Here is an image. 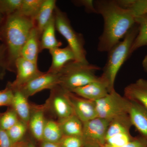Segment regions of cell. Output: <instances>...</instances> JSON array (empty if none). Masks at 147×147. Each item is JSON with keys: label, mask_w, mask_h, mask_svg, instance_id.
Listing matches in <instances>:
<instances>
[{"label": "cell", "mask_w": 147, "mask_h": 147, "mask_svg": "<svg viewBox=\"0 0 147 147\" xmlns=\"http://www.w3.org/2000/svg\"><path fill=\"white\" fill-rule=\"evenodd\" d=\"M7 70H8L7 50L2 43L0 44V80L3 78Z\"/></svg>", "instance_id": "33"}, {"label": "cell", "mask_w": 147, "mask_h": 147, "mask_svg": "<svg viewBox=\"0 0 147 147\" xmlns=\"http://www.w3.org/2000/svg\"><path fill=\"white\" fill-rule=\"evenodd\" d=\"M28 128V125L20 120L16 124L7 130V133L13 145L21 142Z\"/></svg>", "instance_id": "27"}, {"label": "cell", "mask_w": 147, "mask_h": 147, "mask_svg": "<svg viewBox=\"0 0 147 147\" xmlns=\"http://www.w3.org/2000/svg\"><path fill=\"white\" fill-rule=\"evenodd\" d=\"M12 147H28V143L21 141L13 145Z\"/></svg>", "instance_id": "39"}, {"label": "cell", "mask_w": 147, "mask_h": 147, "mask_svg": "<svg viewBox=\"0 0 147 147\" xmlns=\"http://www.w3.org/2000/svg\"><path fill=\"white\" fill-rule=\"evenodd\" d=\"M14 91L9 83L4 90L0 91V106H11Z\"/></svg>", "instance_id": "32"}, {"label": "cell", "mask_w": 147, "mask_h": 147, "mask_svg": "<svg viewBox=\"0 0 147 147\" xmlns=\"http://www.w3.org/2000/svg\"><path fill=\"white\" fill-rule=\"evenodd\" d=\"M56 29L64 37L68 45L73 51L75 61L88 63L86 51L85 50V40L81 34L75 31L65 12L56 7L54 12Z\"/></svg>", "instance_id": "5"}, {"label": "cell", "mask_w": 147, "mask_h": 147, "mask_svg": "<svg viewBox=\"0 0 147 147\" xmlns=\"http://www.w3.org/2000/svg\"><path fill=\"white\" fill-rule=\"evenodd\" d=\"M55 18L54 16L43 30L40 39V51L47 49L49 50L60 47L61 42L57 39L55 35L56 30Z\"/></svg>", "instance_id": "20"}, {"label": "cell", "mask_w": 147, "mask_h": 147, "mask_svg": "<svg viewBox=\"0 0 147 147\" xmlns=\"http://www.w3.org/2000/svg\"><path fill=\"white\" fill-rule=\"evenodd\" d=\"M28 147H35L34 145L32 143L30 142V143H28Z\"/></svg>", "instance_id": "41"}, {"label": "cell", "mask_w": 147, "mask_h": 147, "mask_svg": "<svg viewBox=\"0 0 147 147\" xmlns=\"http://www.w3.org/2000/svg\"><path fill=\"white\" fill-rule=\"evenodd\" d=\"M71 92L80 97L94 101L105 97L110 93L108 85L100 76L99 80L77 88Z\"/></svg>", "instance_id": "12"}, {"label": "cell", "mask_w": 147, "mask_h": 147, "mask_svg": "<svg viewBox=\"0 0 147 147\" xmlns=\"http://www.w3.org/2000/svg\"><path fill=\"white\" fill-rule=\"evenodd\" d=\"M139 32V26L135 24L125 36L108 52L107 61L103 68L101 79L108 85L109 92L115 90L116 76L120 69L130 56L133 42Z\"/></svg>", "instance_id": "3"}, {"label": "cell", "mask_w": 147, "mask_h": 147, "mask_svg": "<svg viewBox=\"0 0 147 147\" xmlns=\"http://www.w3.org/2000/svg\"><path fill=\"white\" fill-rule=\"evenodd\" d=\"M133 138L130 133L117 134L106 139L104 146L108 147H121L127 144Z\"/></svg>", "instance_id": "30"}, {"label": "cell", "mask_w": 147, "mask_h": 147, "mask_svg": "<svg viewBox=\"0 0 147 147\" xmlns=\"http://www.w3.org/2000/svg\"><path fill=\"white\" fill-rule=\"evenodd\" d=\"M6 16H5L4 14L3 13L0 9V25L2 23L3 21L5 19Z\"/></svg>", "instance_id": "40"}, {"label": "cell", "mask_w": 147, "mask_h": 147, "mask_svg": "<svg viewBox=\"0 0 147 147\" xmlns=\"http://www.w3.org/2000/svg\"><path fill=\"white\" fill-rule=\"evenodd\" d=\"M142 65L144 71L147 73V55L145 56L144 58L142 61Z\"/></svg>", "instance_id": "38"}, {"label": "cell", "mask_w": 147, "mask_h": 147, "mask_svg": "<svg viewBox=\"0 0 147 147\" xmlns=\"http://www.w3.org/2000/svg\"><path fill=\"white\" fill-rule=\"evenodd\" d=\"M74 113L82 122L97 117L95 101L85 99L69 92Z\"/></svg>", "instance_id": "11"}, {"label": "cell", "mask_w": 147, "mask_h": 147, "mask_svg": "<svg viewBox=\"0 0 147 147\" xmlns=\"http://www.w3.org/2000/svg\"><path fill=\"white\" fill-rule=\"evenodd\" d=\"M63 136L57 121L46 120L43 129L42 141L58 143Z\"/></svg>", "instance_id": "24"}, {"label": "cell", "mask_w": 147, "mask_h": 147, "mask_svg": "<svg viewBox=\"0 0 147 147\" xmlns=\"http://www.w3.org/2000/svg\"><path fill=\"white\" fill-rule=\"evenodd\" d=\"M55 0H44L34 21V28L41 37L43 30L54 16L56 5Z\"/></svg>", "instance_id": "17"}, {"label": "cell", "mask_w": 147, "mask_h": 147, "mask_svg": "<svg viewBox=\"0 0 147 147\" xmlns=\"http://www.w3.org/2000/svg\"><path fill=\"white\" fill-rule=\"evenodd\" d=\"M110 121L97 117L83 123L84 147H102L105 144V137Z\"/></svg>", "instance_id": "8"}, {"label": "cell", "mask_w": 147, "mask_h": 147, "mask_svg": "<svg viewBox=\"0 0 147 147\" xmlns=\"http://www.w3.org/2000/svg\"><path fill=\"white\" fill-rule=\"evenodd\" d=\"M98 14L103 19V29L98 38L97 50L108 52L123 38L136 24L130 10L121 6L115 0L94 1Z\"/></svg>", "instance_id": "1"}, {"label": "cell", "mask_w": 147, "mask_h": 147, "mask_svg": "<svg viewBox=\"0 0 147 147\" xmlns=\"http://www.w3.org/2000/svg\"><path fill=\"white\" fill-rule=\"evenodd\" d=\"M128 114L132 126L135 127L141 137L147 141V109L138 102L129 100Z\"/></svg>", "instance_id": "13"}, {"label": "cell", "mask_w": 147, "mask_h": 147, "mask_svg": "<svg viewBox=\"0 0 147 147\" xmlns=\"http://www.w3.org/2000/svg\"><path fill=\"white\" fill-rule=\"evenodd\" d=\"M46 111L45 105H31V112L28 123V128L34 137L41 142L42 134L45 127V113Z\"/></svg>", "instance_id": "14"}, {"label": "cell", "mask_w": 147, "mask_h": 147, "mask_svg": "<svg viewBox=\"0 0 147 147\" xmlns=\"http://www.w3.org/2000/svg\"><path fill=\"white\" fill-rule=\"evenodd\" d=\"M40 147H61L58 143H51L42 141L41 142Z\"/></svg>", "instance_id": "37"}, {"label": "cell", "mask_w": 147, "mask_h": 147, "mask_svg": "<svg viewBox=\"0 0 147 147\" xmlns=\"http://www.w3.org/2000/svg\"><path fill=\"white\" fill-rule=\"evenodd\" d=\"M119 4L130 11L135 17L147 13V0H119Z\"/></svg>", "instance_id": "25"}, {"label": "cell", "mask_w": 147, "mask_h": 147, "mask_svg": "<svg viewBox=\"0 0 147 147\" xmlns=\"http://www.w3.org/2000/svg\"><path fill=\"white\" fill-rule=\"evenodd\" d=\"M13 91V100L11 106L18 115L19 119L28 125L31 112V105L28 101V98L21 91Z\"/></svg>", "instance_id": "19"}, {"label": "cell", "mask_w": 147, "mask_h": 147, "mask_svg": "<svg viewBox=\"0 0 147 147\" xmlns=\"http://www.w3.org/2000/svg\"><path fill=\"white\" fill-rule=\"evenodd\" d=\"M20 120L15 111L11 108L0 116V128L7 131Z\"/></svg>", "instance_id": "28"}, {"label": "cell", "mask_w": 147, "mask_h": 147, "mask_svg": "<svg viewBox=\"0 0 147 147\" xmlns=\"http://www.w3.org/2000/svg\"><path fill=\"white\" fill-rule=\"evenodd\" d=\"M97 117L110 121L122 115L128 114L129 100L115 90L95 101Z\"/></svg>", "instance_id": "6"}, {"label": "cell", "mask_w": 147, "mask_h": 147, "mask_svg": "<svg viewBox=\"0 0 147 147\" xmlns=\"http://www.w3.org/2000/svg\"><path fill=\"white\" fill-rule=\"evenodd\" d=\"M22 1L23 0H0V9L6 17L19 11Z\"/></svg>", "instance_id": "29"}, {"label": "cell", "mask_w": 147, "mask_h": 147, "mask_svg": "<svg viewBox=\"0 0 147 147\" xmlns=\"http://www.w3.org/2000/svg\"><path fill=\"white\" fill-rule=\"evenodd\" d=\"M135 20L139 32L130 49V56L140 47L147 45V13L136 16Z\"/></svg>", "instance_id": "23"}, {"label": "cell", "mask_w": 147, "mask_h": 147, "mask_svg": "<svg viewBox=\"0 0 147 147\" xmlns=\"http://www.w3.org/2000/svg\"><path fill=\"white\" fill-rule=\"evenodd\" d=\"M102 147H108L103 146ZM121 147H147V141L141 137H133L126 144Z\"/></svg>", "instance_id": "35"}, {"label": "cell", "mask_w": 147, "mask_h": 147, "mask_svg": "<svg viewBox=\"0 0 147 147\" xmlns=\"http://www.w3.org/2000/svg\"><path fill=\"white\" fill-rule=\"evenodd\" d=\"M44 0H23L19 12L22 16L34 20Z\"/></svg>", "instance_id": "26"}, {"label": "cell", "mask_w": 147, "mask_h": 147, "mask_svg": "<svg viewBox=\"0 0 147 147\" xmlns=\"http://www.w3.org/2000/svg\"><path fill=\"white\" fill-rule=\"evenodd\" d=\"M100 68L95 65L71 61L66 64L59 72V86L69 92L98 81L100 76H96V71Z\"/></svg>", "instance_id": "4"}, {"label": "cell", "mask_w": 147, "mask_h": 147, "mask_svg": "<svg viewBox=\"0 0 147 147\" xmlns=\"http://www.w3.org/2000/svg\"><path fill=\"white\" fill-rule=\"evenodd\" d=\"M40 36L35 28L32 30L21 53V57L37 63L40 51Z\"/></svg>", "instance_id": "18"}, {"label": "cell", "mask_w": 147, "mask_h": 147, "mask_svg": "<svg viewBox=\"0 0 147 147\" xmlns=\"http://www.w3.org/2000/svg\"><path fill=\"white\" fill-rule=\"evenodd\" d=\"M69 92L60 86L51 90L50 96L44 104L45 110L60 121L74 115L73 107L69 96Z\"/></svg>", "instance_id": "7"}, {"label": "cell", "mask_w": 147, "mask_h": 147, "mask_svg": "<svg viewBox=\"0 0 147 147\" xmlns=\"http://www.w3.org/2000/svg\"><path fill=\"white\" fill-rule=\"evenodd\" d=\"M61 147H84V142L81 137L63 136L58 143Z\"/></svg>", "instance_id": "31"}, {"label": "cell", "mask_w": 147, "mask_h": 147, "mask_svg": "<svg viewBox=\"0 0 147 147\" xmlns=\"http://www.w3.org/2000/svg\"><path fill=\"white\" fill-rule=\"evenodd\" d=\"M52 62L48 72L59 73L69 62L75 61L73 51L68 45L64 48H55L49 50Z\"/></svg>", "instance_id": "16"}, {"label": "cell", "mask_w": 147, "mask_h": 147, "mask_svg": "<svg viewBox=\"0 0 147 147\" xmlns=\"http://www.w3.org/2000/svg\"><path fill=\"white\" fill-rule=\"evenodd\" d=\"M13 145L6 131L0 128V147H12Z\"/></svg>", "instance_id": "36"}, {"label": "cell", "mask_w": 147, "mask_h": 147, "mask_svg": "<svg viewBox=\"0 0 147 147\" xmlns=\"http://www.w3.org/2000/svg\"><path fill=\"white\" fill-rule=\"evenodd\" d=\"M34 28V21L18 12L5 17L0 25V40L7 50L8 71L16 72L15 63L21 50Z\"/></svg>", "instance_id": "2"}, {"label": "cell", "mask_w": 147, "mask_h": 147, "mask_svg": "<svg viewBox=\"0 0 147 147\" xmlns=\"http://www.w3.org/2000/svg\"><path fill=\"white\" fill-rule=\"evenodd\" d=\"M74 4L78 6L84 7L85 10L89 13H97L95 8L94 1L91 0H80L74 1Z\"/></svg>", "instance_id": "34"}, {"label": "cell", "mask_w": 147, "mask_h": 147, "mask_svg": "<svg viewBox=\"0 0 147 147\" xmlns=\"http://www.w3.org/2000/svg\"><path fill=\"white\" fill-rule=\"evenodd\" d=\"M60 74L59 73L43 72L42 74L32 79L19 89L27 98L45 89H53L59 86Z\"/></svg>", "instance_id": "9"}, {"label": "cell", "mask_w": 147, "mask_h": 147, "mask_svg": "<svg viewBox=\"0 0 147 147\" xmlns=\"http://www.w3.org/2000/svg\"><path fill=\"white\" fill-rule=\"evenodd\" d=\"M16 79L9 83L13 90H19L25 84L43 73L40 71L36 63L20 57L15 63Z\"/></svg>", "instance_id": "10"}, {"label": "cell", "mask_w": 147, "mask_h": 147, "mask_svg": "<svg viewBox=\"0 0 147 147\" xmlns=\"http://www.w3.org/2000/svg\"><path fill=\"white\" fill-rule=\"evenodd\" d=\"M132 126L128 114L122 115L110 121L106 132L105 140L117 134L130 133Z\"/></svg>", "instance_id": "21"}, {"label": "cell", "mask_w": 147, "mask_h": 147, "mask_svg": "<svg viewBox=\"0 0 147 147\" xmlns=\"http://www.w3.org/2000/svg\"><path fill=\"white\" fill-rule=\"evenodd\" d=\"M123 96L140 103L147 110V79H139L127 86Z\"/></svg>", "instance_id": "15"}, {"label": "cell", "mask_w": 147, "mask_h": 147, "mask_svg": "<svg viewBox=\"0 0 147 147\" xmlns=\"http://www.w3.org/2000/svg\"><path fill=\"white\" fill-rule=\"evenodd\" d=\"M58 122L63 136L82 137L83 123L75 114Z\"/></svg>", "instance_id": "22"}]
</instances>
